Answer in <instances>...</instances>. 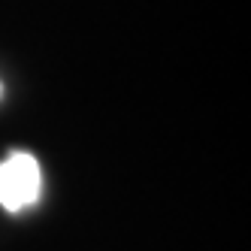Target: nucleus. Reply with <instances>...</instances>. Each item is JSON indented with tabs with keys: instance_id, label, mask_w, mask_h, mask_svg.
I'll return each instance as SVG.
<instances>
[{
	"instance_id": "f03ea898",
	"label": "nucleus",
	"mask_w": 251,
	"mask_h": 251,
	"mask_svg": "<svg viewBox=\"0 0 251 251\" xmlns=\"http://www.w3.org/2000/svg\"><path fill=\"white\" fill-rule=\"evenodd\" d=\"M0 91H3V88H0Z\"/></svg>"
},
{
	"instance_id": "f257e3e1",
	"label": "nucleus",
	"mask_w": 251,
	"mask_h": 251,
	"mask_svg": "<svg viewBox=\"0 0 251 251\" xmlns=\"http://www.w3.org/2000/svg\"><path fill=\"white\" fill-rule=\"evenodd\" d=\"M43 194V170L30 151H12L0 164V206L6 212H25Z\"/></svg>"
}]
</instances>
